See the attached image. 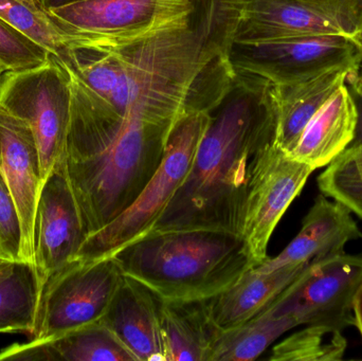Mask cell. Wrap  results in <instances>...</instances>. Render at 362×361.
<instances>
[{
    "mask_svg": "<svg viewBox=\"0 0 362 361\" xmlns=\"http://www.w3.org/2000/svg\"><path fill=\"white\" fill-rule=\"evenodd\" d=\"M272 88L265 78L235 72L211 112L185 182L150 232L204 229L240 235L253 178L274 143Z\"/></svg>",
    "mask_w": 362,
    "mask_h": 361,
    "instance_id": "cell-1",
    "label": "cell"
},
{
    "mask_svg": "<svg viewBox=\"0 0 362 361\" xmlns=\"http://www.w3.org/2000/svg\"><path fill=\"white\" fill-rule=\"evenodd\" d=\"M112 256L167 301L208 300L255 267L240 235L204 229L150 232Z\"/></svg>",
    "mask_w": 362,
    "mask_h": 361,
    "instance_id": "cell-2",
    "label": "cell"
},
{
    "mask_svg": "<svg viewBox=\"0 0 362 361\" xmlns=\"http://www.w3.org/2000/svg\"><path fill=\"white\" fill-rule=\"evenodd\" d=\"M211 112L189 114L178 123L156 173L135 201L110 224L87 237L76 259L110 258L154 228L189 173Z\"/></svg>",
    "mask_w": 362,
    "mask_h": 361,
    "instance_id": "cell-3",
    "label": "cell"
},
{
    "mask_svg": "<svg viewBox=\"0 0 362 361\" xmlns=\"http://www.w3.org/2000/svg\"><path fill=\"white\" fill-rule=\"evenodd\" d=\"M71 101L69 73L53 54L32 69L6 72L0 81V106L33 131L44 182L65 159Z\"/></svg>",
    "mask_w": 362,
    "mask_h": 361,
    "instance_id": "cell-4",
    "label": "cell"
},
{
    "mask_svg": "<svg viewBox=\"0 0 362 361\" xmlns=\"http://www.w3.org/2000/svg\"><path fill=\"white\" fill-rule=\"evenodd\" d=\"M197 0H78L48 11L74 46L112 47L185 21Z\"/></svg>",
    "mask_w": 362,
    "mask_h": 361,
    "instance_id": "cell-5",
    "label": "cell"
},
{
    "mask_svg": "<svg viewBox=\"0 0 362 361\" xmlns=\"http://www.w3.org/2000/svg\"><path fill=\"white\" fill-rule=\"evenodd\" d=\"M123 278L114 256L68 263L45 284L30 341H48L102 320Z\"/></svg>",
    "mask_w": 362,
    "mask_h": 361,
    "instance_id": "cell-6",
    "label": "cell"
},
{
    "mask_svg": "<svg viewBox=\"0 0 362 361\" xmlns=\"http://www.w3.org/2000/svg\"><path fill=\"white\" fill-rule=\"evenodd\" d=\"M234 71L265 78L274 85L310 80L329 70L361 68L353 40L342 34H317L259 42H232Z\"/></svg>",
    "mask_w": 362,
    "mask_h": 361,
    "instance_id": "cell-7",
    "label": "cell"
},
{
    "mask_svg": "<svg viewBox=\"0 0 362 361\" xmlns=\"http://www.w3.org/2000/svg\"><path fill=\"white\" fill-rule=\"evenodd\" d=\"M361 282L362 256L344 252L308 265L268 307L299 326L344 331L354 326L353 302Z\"/></svg>",
    "mask_w": 362,
    "mask_h": 361,
    "instance_id": "cell-8",
    "label": "cell"
},
{
    "mask_svg": "<svg viewBox=\"0 0 362 361\" xmlns=\"http://www.w3.org/2000/svg\"><path fill=\"white\" fill-rule=\"evenodd\" d=\"M315 170L269 146L249 191L240 237L255 267L265 262L274 229Z\"/></svg>",
    "mask_w": 362,
    "mask_h": 361,
    "instance_id": "cell-9",
    "label": "cell"
},
{
    "mask_svg": "<svg viewBox=\"0 0 362 361\" xmlns=\"http://www.w3.org/2000/svg\"><path fill=\"white\" fill-rule=\"evenodd\" d=\"M85 237L65 159L45 179L35 214V266L42 285L76 259Z\"/></svg>",
    "mask_w": 362,
    "mask_h": 361,
    "instance_id": "cell-10",
    "label": "cell"
},
{
    "mask_svg": "<svg viewBox=\"0 0 362 361\" xmlns=\"http://www.w3.org/2000/svg\"><path fill=\"white\" fill-rule=\"evenodd\" d=\"M0 171L16 201L23 229L21 260L35 264V214L42 190L40 150L28 123L0 106Z\"/></svg>",
    "mask_w": 362,
    "mask_h": 361,
    "instance_id": "cell-11",
    "label": "cell"
},
{
    "mask_svg": "<svg viewBox=\"0 0 362 361\" xmlns=\"http://www.w3.org/2000/svg\"><path fill=\"white\" fill-rule=\"evenodd\" d=\"M352 212L337 201L319 195L302 222L301 230L289 245L274 258L255 267L259 273L285 267L301 266L344 254L349 242L362 237Z\"/></svg>",
    "mask_w": 362,
    "mask_h": 361,
    "instance_id": "cell-12",
    "label": "cell"
},
{
    "mask_svg": "<svg viewBox=\"0 0 362 361\" xmlns=\"http://www.w3.org/2000/svg\"><path fill=\"white\" fill-rule=\"evenodd\" d=\"M160 298L124 276L101 321L137 361H165L160 330Z\"/></svg>",
    "mask_w": 362,
    "mask_h": 361,
    "instance_id": "cell-13",
    "label": "cell"
},
{
    "mask_svg": "<svg viewBox=\"0 0 362 361\" xmlns=\"http://www.w3.org/2000/svg\"><path fill=\"white\" fill-rule=\"evenodd\" d=\"M137 361L103 322H95L48 341L14 343L0 352V361Z\"/></svg>",
    "mask_w": 362,
    "mask_h": 361,
    "instance_id": "cell-14",
    "label": "cell"
},
{
    "mask_svg": "<svg viewBox=\"0 0 362 361\" xmlns=\"http://www.w3.org/2000/svg\"><path fill=\"white\" fill-rule=\"evenodd\" d=\"M359 68H339L291 85L272 84L274 124V144L289 154L310 119L342 85L349 73Z\"/></svg>",
    "mask_w": 362,
    "mask_h": 361,
    "instance_id": "cell-15",
    "label": "cell"
},
{
    "mask_svg": "<svg viewBox=\"0 0 362 361\" xmlns=\"http://www.w3.org/2000/svg\"><path fill=\"white\" fill-rule=\"evenodd\" d=\"M357 117L346 83L310 119L289 156L314 170L327 167L354 138Z\"/></svg>",
    "mask_w": 362,
    "mask_h": 361,
    "instance_id": "cell-16",
    "label": "cell"
},
{
    "mask_svg": "<svg viewBox=\"0 0 362 361\" xmlns=\"http://www.w3.org/2000/svg\"><path fill=\"white\" fill-rule=\"evenodd\" d=\"M317 34L342 33L298 0H246L234 40L259 42Z\"/></svg>",
    "mask_w": 362,
    "mask_h": 361,
    "instance_id": "cell-17",
    "label": "cell"
},
{
    "mask_svg": "<svg viewBox=\"0 0 362 361\" xmlns=\"http://www.w3.org/2000/svg\"><path fill=\"white\" fill-rule=\"evenodd\" d=\"M208 300L160 299L159 313L165 361L210 360L221 330L213 322Z\"/></svg>",
    "mask_w": 362,
    "mask_h": 361,
    "instance_id": "cell-18",
    "label": "cell"
},
{
    "mask_svg": "<svg viewBox=\"0 0 362 361\" xmlns=\"http://www.w3.org/2000/svg\"><path fill=\"white\" fill-rule=\"evenodd\" d=\"M308 265L285 267L268 273L249 269L228 290L209 299L213 322L221 331L246 324L267 309Z\"/></svg>",
    "mask_w": 362,
    "mask_h": 361,
    "instance_id": "cell-19",
    "label": "cell"
},
{
    "mask_svg": "<svg viewBox=\"0 0 362 361\" xmlns=\"http://www.w3.org/2000/svg\"><path fill=\"white\" fill-rule=\"evenodd\" d=\"M357 107L354 138L327 165L318 177L322 194L346 206L362 218V68L351 71L346 78Z\"/></svg>",
    "mask_w": 362,
    "mask_h": 361,
    "instance_id": "cell-20",
    "label": "cell"
},
{
    "mask_svg": "<svg viewBox=\"0 0 362 361\" xmlns=\"http://www.w3.org/2000/svg\"><path fill=\"white\" fill-rule=\"evenodd\" d=\"M42 285L35 264L12 261L0 269V333L31 338L37 324Z\"/></svg>",
    "mask_w": 362,
    "mask_h": 361,
    "instance_id": "cell-21",
    "label": "cell"
},
{
    "mask_svg": "<svg viewBox=\"0 0 362 361\" xmlns=\"http://www.w3.org/2000/svg\"><path fill=\"white\" fill-rule=\"evenodd\" d=\"M299 326L291 316L276 315L269 307L246 324L221 331L209 361L257 360L276 339Z\"/></svg>",
    "mask_w": 362,
    "mask_h": 361,
    "instance_id": "cell-22",
    "label": "cell"
},
{
    "mask_svg": "<svg viewBox=\"0 0 362 361\" xmlns=\"http://www.w3.org/2000/svg\"><path fill=\"white\" fill-rule=\"evenodd\" d=\"M0 18L55 57H61L69 48L68 36L40 0H0Z\"/></svg>",
    "mask_w": 362,
    "mask_h": 361,
    "instance_id": "cell-23",
    "label": "cell"
},
{
    "mask_svg": "<svg viewBox=\"0 0 362 361\" xmlns=\"http://www.w3.org/2000/svg\"><path fill=\"white\" fill-rule=\"evenodd\" d=\"M346 341L339 329L306 326L272 349L270 361H337L346 352Z\"/></svg>",
    "mask_w": 362,
    "mask_h": 361,
    "instance_id": "cell-24",
    "label": "cell"
},
{
    "mask_svg": "<svg viewBox=\"0 0 362 361\" xmlns=\"http://www.w3.org/2000/svg\"><path fill=\"white\" fill-rule=\"evenodd\" d=\"M50 54L44 47L0 18V61L8 71L37 67L44 64Z\"/></svg>",
    "mask_w": 362,
    "mask_h": 361,
    "instance_id": "cell-25",
    "label": "cell"
},
{
    "mask_svg": "<svg viewBox=\"0 0 362 361\" xmlns=\"http://www.w3.org/2000/svg\"><path fill=\"white\" fill-rule=\"evenodd\" d=\"M0 252L12 261L21 260L23 229L16 201L0 171Z\"/></svg>",
    "mask_w": 362,
    "mask_h": 361,
    "instance_id": "cell-26",
    "label": "cell"
},
{
    "mask_svg": "<svg viewBox=\"0 0 362 361\" xmlns=\"http://www.w3.org/2000/svg\"><path fill=\"white\" fill-rule=\"evenodd\" d=\"M352 38L362 32V0H298Z\"/></svg>",
    "mask_w": 362,
    "mask_h": 361,
    "instance_id": "cell-27",
    "label": "cell"
},
{
    "mask_svg": "<svg viewBox=\"0 0 362 361\" xmlns=\"http://www.w3.org/2000/svg\"><path fill=\"white\" fill-rule=\"evenodd\" d=\"M353 314H354V326L358 329L362 337V282L355 295L353 302Z\"/></svg>",
    "mask_w": 362,
    "mask_h": 361,
    "instance_id": "cell-28",
    "label": "cell"
},
{
    "mask_svg": "<svg viewBox=\"0 0 362 361\" xmlns=\"http://www.w3.org/2000/svg\"><path fill=\"white\" fill-rule=\"evenodd\" d=\"M74 1H78V0H40V4L46 11L59 8V6H65V4H71V2Z\"/></svg>",
    "mask_w": 362,
    "mask_h": 361,
    "instance_id": "cell-29",
    "label": "cell"
},
{
    "mask_svg": "<svg viewBox=\"0 0 362 361\" xmlns=\"http://www.w3.org/2000/svg\"><path fill=\"white\" fill-rule=\"evenodd\" d=\"M354 42L355 46H356L357 51H358L359 57H361V68H362V32L359 33L358 35L354 36V37L351 38Z\"/></svg>",
    "mask_w": 362,
    "mask_h": 361,
    "instance_id": "cell-30",
    "label": "cell"
},
{
    "mask_svg": "<svg viewBox=\"0 0 362 361\" xmlns=\"http://www.w3.org/2000/svg\"><path fill=\"white\" fill-rule=\"evenodd\" d=\"M11 262H12L11 259L6 258L4 254H2L1 252H0V269L4 268L6 265L10 264Z\"/></svg>",
    "mask_w": 362,
    "mask_h": 361,
    "instance_id": "cell-31",
    "label": "cell"
},
{
    "mask_svg": "<svg viewBox=\"0 0 362 361\" xmlns=\"http://www.w3.org/2000/svg\"><path fill=\"white\" fill-rule=\"evenodd\" d=\"M6 72H8V69H6V66L0 61V81H1L2 76H4Z\"/></svg>",
    "mask_w": 362,
    "mask_h": 361,
    "instance_id": "cell-32",
    "label": "cell"
},
{
    "mask_svg": "<svg viewBox=\"0 0 362 361\" xmlns=\"http://www.w3.org/2000/svg\"><path fill=\"white\" fill-rule=\"evenodd\" d=\"M25 1H37V0H25Z\"/></svg>",
    "mask_w": 362,
    "mask_h": 361,
    "instance_id": "cell-33",
    "label": "cell"
}]
</instances>
